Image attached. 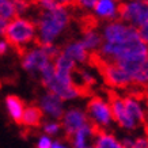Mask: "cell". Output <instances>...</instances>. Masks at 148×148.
I'll list each match as a JSON object with an SVG mask.
<instances>
[{
	"label": "cell",
	"instance_id": "obj_1",
	"mask_svg": "<svg viewBox=\"0 0 148 148\" xmlns=\"http://www.w3.org/2000/svg\"><path fill=\"white\" fill-rule=\"evenodd\" d=\"M71 19V11L67 7L54 4L52 7L41 8L34 21L37 26V44H56L58 38H61L67 32Z\"/></svg>",
	"mask_w": 148,
	"mask_h": 148
},
{
	"label": "cell",
	"instance_id": "obj_2",
	"mask_svg": "<svg viewBox=\"0 0 148 148\" xmlns=\"http://www.w3.org/2000/svg\"><path fill=\"white\" fill-rule=\"evenodd\" d=\"M3 37L18 52H23L25 49L30 48L32 42L37 41L36 22L26 16H15L7 22Z\"/></svg>",
	"mask_w": 148,
	"mask_h": 148
},
{
	"label": "cell",
	"instance_id": "obj_3",
	"mask_svg": "<svg viewBox=\"0 0 148 148\" xmlns=\"http://www.w3.org/2000/svg\"><path fill=\"white\" fill-rule=\"evenodd\" d=\"M86 113L88 117V122L94 125L97 130H108L114 124L110 101L103 97H91L86 106Z\"/></svg>",
	"mask_w": 148,
	"mask_h": 148
},
{
	"label": "cell",
	"instance_id": "obj_4",
	"mask_svg": "<svg viewBox=\"0 0 148 148\" xmlns=\"http://www.w3.org/2000/svg\"><path fill=\"white\" fill-rule=\"evenodd\" d=\"M118 19L139 30L148 19V0H121Z\"/></svg>",
	"mask_w": 148,
	"mask_h": 148
},
{
	"label": "cell",
	"instance_id": "obj_5",
	"mask_svg": "<svg viewBox=\"0 0 148 148\" xmlns=\"http://www.w3.org/2000/svg\"><path fill=\"white\" fill-rule=\"evenodd\" d=\"M53 60L48 56L44 46L37 44L21 52V65L30 75H40L41 71L49 65Z\"/></svg>",
	"mask_w": 148,
	"mask_h": 148
},
{
	"label": "cell",
	"instance_id": "obj_6",
	"mask_svg": "<svg viewBox=\"0 0 148 148\" xmlns=\"http://www.w3.org/2000/svg\"><path fill=\"white\" fill-rule=\"evenodd\" d=\"M99 69L103 80L108 83V86L113 88H128L132 86V77L122 67L116 63H108V61H99Z\"/></svg>",
	"mask_w": 148,
	"mask_h": 148
},
{
	"label": "cell",
	"instance_id": "obj_7",
	"mask_svg": "<svg viewBox=\"0 0 148 148\" xmlns=\"http://www.w3.org/2000/svg\"><path fill=\"white\" fill-rule=\"evenodd\" d=\"M60 122L63 126L64 135L68 139H71L75 135V132H77L86 124H88V117L84 109L79 108V106H71V108L65 109L63 117L60 118Z\"/></svg>",
	"mask_w": 148,
	"mask_h": 148
},
{
	"label": "cell",
	"instance_id": "obj_8",
	"mask_svg": "<svg viewBox=\"0 0 148 148\" xmlns=\"http://www.w3.org/2000/svg\"><path fill=\"white\" fill-rule=\"evenodd\" d=\"M110 101V106H112L113 112V120L117 125L120 126L122 130L126 132H133L139 128V124L130 117V114L128 113L124 103V98L120 95H113Z\"/></svg>",
	"mask_w": 148,
	"mask_h": 148
},
{
	"label": "cell",
	"instance_id": "obj_9",
	"mask_svg": "<svg viewBox=\"0 0 148 148\" xmlns=\"http://www.w3.org/2000/svg\"><path fill=\"white\" fill-rule=\"evenodd\" d=\"M42 116L49 120H60L65 112V102L60 99L57 95L52 94L49 91H45L38 98V105Z\"/></svg>",
	"mask_w": 148,
	"mask_h": 148
},
{
	"label": "cell",
	"instance_id": "obj_10",
	"mask_svg": "<svg viewBox=\"0 0 148 148\" xmlns=\"http://www.w3.org/2000/svg\"><path fill=\"white\" fill-rule=\"evenodd\" d=\"M121 0H97L91 12L94 16L103 22H112L118 19Z\"/></svg>",
	"mask_w": 148,
	"mask_h": 148
},
{
	"label": "cell",
	"instance_id": "obj_11",
	"mask_svg": "<svg viewBox=\"0 0 148 148\" xmlns=\"http://www.w3.org/2000/svg\"><path fill=\"white\" fill-rule=\"evenodd\" d=\"M61 53H64L67 57H69L72 61H75L80 65H84L91 60L92 54L86 49L83 44L79 40H73V41H68L65 45L61 46Z\"/></svg>",
	"mask_w": 148,
	"mask_h": 148
},
{
	"label": "cell",
	"instance_id": "obj_12",
	"mask_svg": "<svg viewBox=\"0 0 148 148\" xmlns=\"http://www.w3.org/2000/svg\"><path fill=\"white\" fill-rule=\"evenodd\" d=\"M79 41L83 44V46L91 54L98 53V50L101 49L102 42H103L101 30H98L95 26H86V29L82 32V36Z\"/></svg>",
	"mask_w": 148,
	"mask_h": 148
},
{
	"label": "cell",
	"instance_id": "obj_13",
	"mask_svg": "<svg viewBox=\"0 0 148 148\" xmlns=\"http://www.w3.org/2000/svg\"><path fill=\"white\" fill-rule=\"evenodd\" d=\"M122 98H124L125 108L130 114V117L139 125H141L147 118V109H145V105L143 103V101L139 97H135V95H125Z\"/></svg>",
	"mask_w": 148,
	"mask_h": 148
},
{
	"label": "cell",
	"instance_id": "obj_14",
	"mask_svg": "<svg viewBox=\"0 0 148 148\" xmlns=\"http://www.w3.org/2000/svg\"><path fill=\"white\" fill-rule=\"evenodd\" d=\"M97 128L94 125H91L90 122L86 124L84 126H82L80 129L75 132V135L72 136L71 139V147L72 148H83L92 144L94 137L97 135Z\"/></svg>",
	"mask_w": 148,
	"mask_h": 148
},
{
	"label": "cell",
	"instance_id": "obj_15",
	"mask_svg": "<svg viewBox=\"0 0 148 148\" xmlns=\"http://www.w3.org/2000/svg\"><path fill=\"white\" fill-rule=\"evenodd\" d=\"M4 108L10 120L16 122V124H21L23 112H25V108H26V105H25L22 99L16 97V95H7L4 98Z\"/></svg>",
	"mask_w": 148,
	"mask_h": 148
},
{
	"label": "cell",
	"instance_id": "obj_16",
	"mask_svg": "<svg viewBox=\"0 0 148 148\" xmlns=\"http://www.w3.org/2000/svg\"><path fill=\"white\" fill-rule=\"evenodd\" d=\"M94 148H125L121 139L109 130H98L92 141Z\"/></svg>",
	"mask_w": 148,
	"mask_h": 148
},
{
	"label": "cell",
	"instance_id": "obj_17",
	"mask_svg": "<svg viewBox=\"0 0 148 148\" xmlns=\"http://www.w3.org/2000/svg\"><path fill=\"white\" fill-rule=\"evenodd\" d=\"M42 118H44V116H42L40 108L32 105V106H26L25 108L21 124L23 126H26V128H37V126H41Z\"/></svg>",
	"mask_w": 148,
	"mask_h": 148
},
{
	"label": "cell",
	"instance_id": "obj_18",
	"mask_svg": "<svg viewBox=\"0 0 148 148\" xmlns=\"http://www.w3.org/2000/svg\"><path fill=\"white\" fill-rule=\"evenodd\" d=\"M75 82L82 90H84V88H90L97 84V76L88 68H80L75 72Z\"/></svg>",
	"mask_w": 148,
	"mask_h": 148
},
{
	"label": "cell",
	"instance_id": "obj_19",
	"mask_svg": "<svg viewBox=\"0 0 148 148\" xmlns=\"http://www.w3.org/2000/svg\"><path fill=\"white\" fill-rule=\"evenodd\" d=\"M41 128H42V133L46 136H50L52 139H56L57 136L63 133V126H61L60 120H49V118H46L45 121H42Z\"/></svg>",
	"mask_w": 148,
	"mask_h": 148
},
{
	"label": "cell",
	"instance_id": "obj_20",
	"mask_svg": "<svg viewBox=\"0 0 148 148\" xmlns=\"http://www.w3.org/2000/svg\"><path fill=\"white\" fill-rule=\"evenodd\" d=\"M125 148H148V136L145 135H128L121 139Z\"/></svg>",
	"mask_w": 148,
	"mask_h": 148
},
{
	"label": "cell",
	"instance_id": "obj_21",
	"mask_svg": "<svg viewBox=\"0 0 148 148\" xmlns=\"http://www.w3.org/2000/svg\"><path fill=\"white\" fill-rule=\"evenodd\" d=\"M132 83L139 87H148V60L132 75Z\"/></svg>",
	"mask_w": 148,
	"mask_h": 148
},
{
	"label": "cell",
	"instance_id": "obj_22",
	"mask_svg": "<svg viewBox=\"0 0 148 148\" xmlns=\"http://www.w3.org/2000/svg\"><path fill=\"white\" fill-rule=\"evenodd\" d=\"M12 4L16 16H25L32 7V1L30 0H12Z\"/></svg>",
	"mask_w": 148,
	"mask_h": 148
},
{
	"label": "cell",
	"instance_id": "obj_23",
	"mask_svg": "<svg viewBox=\"0 0 148 148\" xmlns=\"http://www.w3.org/2000/svg\"><path fill=\"white\" fill-rule=\"evenodd\" d=\"M52 143H53V139L50 136H46L44 133H41L37 137L34 148H52Z\"/></svg>",
	"mask_w": 148,
	"mask_h": 148
},
{
	"label": "cell",
	"instance_id": "obj_24",
	"mask_svg": "<svg viewBox=\"0 0 148 148\" xmlns=\"http://www.w3.org/2000/svg\"><path fill=\"white\" fill-rule=\"evenodd\" d=\"M97 0H75V4L77 8L83 10V11H92Z\"/></svg>",
	"mask_w": 148,
	"mask_h": 148
},
{
	"label": "cell",
	"instance_id": "obj_25",
	"mask_svg": "<svg viewBox=\"0 0 148 148\" xmlns=\"http://www.w3.org/2000/svg\"><path fill=\"white\" fill-rule=\"evenodd\" d=\"M139 34L141 37V40L148 45V19L144 22V25L139 29Z\"/></svg>",
	"mask_w": 148,
	"mask_h": 148
},
{
	"label": "cell",
	"instance_id": "obj_26",
	"mask_svg": "<svg viewBox=\"0 0 148 148\" xmlns=\"http://www.w3.org/2000/svg\"><path fill=\"white\" fill-rule=\"evenodd\" d=\"M52 148H72V147H71V143H68V141H65V140L53 139Z\"/></svg>",
	"mask_w": 148,
	"mask_h": 148
},
{
	"label": "cell",
	"instance_id": "obj_27",
	"mask_svg": "<svg viewBox=\"0 0 148 148\" xmlns=\"http://www.w3.org/2000/svg\"><path fill=\"white\" fill-rule=\"evenodd\" d=\"M10 48H11V45H10L4 38H3V40H0V56H4V54L8 53Z\"/></svg>",
	"mask_w": 148,
	"mask_h": 148
},
{
	"label": "cell",
	"instance_id": "obj_28",
	"mask_svg": "<svg viewBox=\"0 0 148 148\" xmlns=\"http://www.w3.org/2000/svg\"><path fill=\"white\" fill-rule=\"evenodd\" d=\"M34 3H37V4L40 5L41 8H46V7H52V5H54L56 3H54V0H33Z\"/></svg>",
	"mask_w": 148,
	"mask_h": 148
},
{
	"label": "cell",
	"instance_id": "obj_29",
	"mask_svg": "<svg viewBox=\"0 0 148 148\" xmlns=\"http://www.w3.org/2000/svg\"><path fill=\"white\" fill-rule=\"evenodd\" d=\"M54 3L57 5H61V7H72V5L75 4V0H54Z\"/></svg>",
	"mask_w": 148,
	"mask_h": 148
},
{
	"label": "cell",
	"instance_id": "obj_30",
	"mask_svg": "<svg viewBox=\"0 0 148 148\" xmlns=\"http://www.w3.org/2000/svg\"><path fill=\"white\" fill-rule=\"evenodd\" d=\"M5 26H7V22L3 21V19H0V34H1V36H3V33H4Z\"/></svg>",
	"mask_w": 148,
	"mask_h": 148
},
{
	"label": "cell",
	"instance_id": "obj_31",
	"mask_svg": "<svg viewBox=\"0 0 148 148\" xmlns=\"http://www.w3.org/2000/svg\"><path fill=\"white\" fill-rule=\"evenodd\" d=\"M83 148H94V145H92V144H90V145H87V147H83Z\"/></svg>",
	"mask_w": 148,
	"mask_h": 148
},
{
	"label": "cell",
	"instance_id": "obj_32",
	"mask_svg": "<svg viewBox=\"0 0 148 148\" xmlns=\"http://www.w3.org/2000/svg\"><path fill=\"white\" fill-rule=\"evenodd\" d=\"M147 56H148V45H147Z\"/></svg>",
	"mask_w": 148,
	"mask_h": 148
}]
</instances>
